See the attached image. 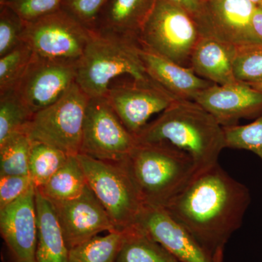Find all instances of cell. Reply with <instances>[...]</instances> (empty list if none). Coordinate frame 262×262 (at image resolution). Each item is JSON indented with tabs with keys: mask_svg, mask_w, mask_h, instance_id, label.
<instances>
[{
	"mask_svg": "<svg viewBox=\"0 0 262 262\" xmlns=\"http://www.w3.org/2000/svg\"><path fill=\"white\" fill-rule=\"evenodd\" d=\"M34 52L22 41L14 49L0 56V94L13 90L30 63Z\"/></svg>",
	"mask_w": 262,
	"mask_h": 262,
	"instance_id": "4316f807",
	"label": "cell"
},
{
	"mask_svg": "<svg viewBox=\"0 0 262 262\" xmlns=\"http://www.w3.org/2000/svg\"><path fill=\"white\" fill-rule=\"evenodd\" d=\"M256 6L249 0H203L193 17L201 37L213 38L239 48L261 46L253 28Z\"/></svg>",
	"mask_w": 262,
	"mask_h": 262,
	"instance_id": "30bf717a",
	"label": "cell"
},
{
	"mask_svg": "<svg viewBox=\"0 0 262 262\" xmlns=\"http://www.w3.org/2000/svg\"><path fill=\"white\" fill-rule=\"evenodd\" d=\"M87 185L77 155H72L45 185L36 189L49 201H65L80 195Z\"/></svg>",
	"mask_w": 262,
	"mask_h": 262,
	"instance_id": "44dd1931",
	"label": "cell"
},
{
	"mask_svg": "<svg viewBox=\"0 0 262 262\" xmlns=\"http://www.w3.org/2000/svg\"><path fill=\"white\" fill-rule=\"evenodd\" d=\"M89 100L75 82L56 102L34 114L24 133L32 142L53 146L69 156L80 154Z\"/></svg>",
	"mask_w": 262,
	"mask_h": 262,
	"instance_id": "8992f818",
	"label": "cell"
},
{
	"mask_svg": "<svg viewBox=\"0 0 262 262\" xmlns=\"http://www.w3.org/2000/svg\"><path fill=\"white\" fill-rule=\"evenodd\" d=\"M135 227L182 262H223L224 252L213 257L162 207L144 204Z\"/></svg>",
	"mask_w": 262,
	"mask_h": 262,
	"instance_id": "4fadbf2b",
	"label": "cell"
},
{
	"mask_svg": "<svg viewBox=\"0 0 262 262\" xmlns=\"http://www.w3.org/2000/svg\"><path fill=\"white\" fill-rule=\"evenodd\" d=\"M157 0H108L98 15V32L139 39Z\"/></svg>",
	"mask_w": 262,
	"mask_h": 262,
	"instance_id": "ac0fdd59",
	"label": "cell"
},
{
	"mask_svg": "<svg viewBox=\"0 0 262 262\" xmlns=\"http://www.w3.org/2000/svg\"><path fill=\"white\" fill-rule=\"evenodd\" d=\"M136 145L106 97L90 98L80 154L112 163L124 161Z\"/></svg>",
	"mask_w": 262,
	"mask_h": 262,
	"instance_id": "9c48e42d",
	"label": "cell"
},
{
	"mask_svg": "<svg viewBox=\"0 0 262 262\" xmlns=\"http://www.w3.org/2000/svg\"><path fill=\"white\" fill-rule=\"evenodd\" d=\"M125 232H108L96 236L69 251L68 262H116Z\"/></svg>",
	"mask_w": 262,
	"mask_h": 262,
	"instance_id": "603a6c76",
	"label": "cell"
},
{
	"mask_svg": "<svg viewBox=\"0 0 262 262\" xmlns=\"http://www.w3.org/2000/svg\"><path fill=\"white\" fill-rule=\"evenodd\" d=\"M250 202L248 188L218 163L196 172L162 208L215 257L242 225Z\"/></svg>",
	"mask_w": 262,
	"mask_h": 262,
	"instance_id": "6da1fadb",
	"label": "cell"
},
{
	"mask_svg": "<svg viewBox=\"0 0 262 262\" xmlns=\"http://www.w3.org/2000/svg\"><path fill=\"white\" fill-rule=\"evenodd\" d=\"M108 0H63L61 9L74 17L86 28H95L98 15Z\"/></svg>",
	"mask_w": 262,
	"mask_h": 262,
	"instance_id": "1f68e13d",
	"label": "cell"
},
{
	"mask_svg": "<svg viewBox=\"0 0 262 262\" xmlns=\"http://www.w3.org/2000/svg\"><path fill=\"white\" fill-rule=\"evenodd\" d=\"M253 87V89L257 90L259 92L262 93V81H260V82H255V83L248 84Z\"/></svg>",
	"mask_w": 262,
	"mask_h": 262,
	"instance_id": "d590c367",
	"label": "cell"
},
{
	"mask_svg": "<svg viewBox=\"0 0 262 262\" xmlns=\"http://www.w3.org/2000/svg\"><path fill=\"white\" fill-rule=\"evenodd\" d=\"M77 62L34 54L13 91L32 115L51 106L76 82Z\"/></svg>",
	"mask_w": 262,
	"mask_h": 262,
	"instance_id": "8fae6325",
	"label": "cell"
},
{
	"mask_svg": "<svg viewBox=\"0 0 262 262\" xmlns=\"http://www.w3.org/2000/svg\"><path fill=\"white\" fill-rule=\"evenodd\" d=\"M63 0H10L3 5L14 10L24 21L37 20L61 8Z\"/></svg>",
	"mask_w": 262,
	"mask_h": 262,
	"instance_id": "4dcf8cb0",
	"label": "cell"
},
{
	"mask_svg": "<svg viewBox=\"0 0 262 262\" xmlns=\"http://www.w3.org/2000/svg\"><path fill=\"white\" fill-rule=\"evenodd\" d=\"M237 48L213 38L201 37L194 46L190 68L201 78L225 85L237 82L233 61Z\"/></svg>",
	"mask_w": 262,
	"mask_h": 262,
	"instance_id": "d6986e66",
	"label": "cell"
},
{
	"mask_svg": "<svg viewBox=\"0 0 262 262\" xmlns=\"http://www.w3.org/2000/svg\"><path fill=\"white\" fill-rule=\"evenodd\" d=\"M136 144H163L187 153L198 171L219 163L224 127L198 103L177 99L136 136Z\"/></svg>",
	"mask_w": 262,
	"mask_h": 262,
	"instance_id": "7a4b0ae2",
	"label": "cell"
},
{
	"mask_svg": "<svg viewBox=\"0 0 262 262\" xmlns=\"http://www.w3.org/2000/svg\"><path fill=\"white\" fill-rule=\"evenodd\" d=\"M33 186L29 176L0 177V209L17 201Z\"/></svg>",
	"mask_w": 262,
	"mask_h": 262,
	"instance_id": "d6a6232c",
	"label": "cell"
},
{
	"mask_svg": "<svg viewBox=\"0 0 262 262\" xmlns=\"http://www.w3.org/2000/svg\"><path fill=\"white\" fill-rule=\"evenodd\" d=\"M91 30L60 9L26 22L22 41L34 54L56 61L77 62L83 55Z\"/></svg>",
	"mask_w": 262,
	"mask_h": 262,
	"instance_id": "ba28073f",
	"label": "cell"
},
{
	"mask_svg": "<svg viewBox=\"0 0 262 262\" xmlns=\"http://www.w3.org/2000/svg\"><path fill=\"white\" fill-rule=\"evenodd\" d=\"M233 71L239 82L251 84L262 81V45L237 48Z\"/></svg>",
	"mask_w": 262,
	"mask_h": 262,
	"instance_id": "f1b7e54d",
	"label": "cell"
},
{
	"mask_svg": "<svg viewBox=\"0 0 262 262\" xmlns=\"http://www.w3.org/2000/svg\"><path fill=\"white\" fill-rule=\"evenodd\" d=\"M32 141L24 132L10 136L0 144V177L29 176Z\"/></svg>",
	"mask_w": 262,
	"mask_h": 262,
	"instance_id": "d4e9b609",
	"label": "cell"
},
{
	"mask_svg": "<svg viewBox=\"0 0 262 262\" xmlns=\"http://www.w3.org/2000/svg\"><path fill=\"white\" fill-rule=\"evenodd\" d=\"M26 21L6 5H0V56L22 42Z\"/></svg>",
	"mask_w": 262,
	"mask_h": 262,
	"instance_id": "f546056e",
	"label": "cell"
},
{
	"mask_svg": "<svg viewBox=\"0 0 262 262\" xmlns=\"http://www.w3.org/2000/svg\"><path fill=\"white\" fill-rule=\"evenodd\" d=\"M86 182L107 212L119 232L135 227L144 206L127 170L121 163L94 159L77 155Z\"/></svg>",
	"mask_w": 262,
	"mask_h": 262,
	"instance_id": "5b68a950",
	"label": "cell"
},
{
	"mask_svg": "<svg viewBox=\"0 0 262 262\" xmlns=\"http://www.w3.org/2000/svg\"><path fill=\"white\" fill-rule=\"evenodd\" d=\"M37 262H68L69 250L51 202L36 189Z\"/></svg>",
	"mask_w": 262,
	"mask_h": 262,
	"instance_id": "ffe728a7",
	"label": "cell"
},
{
	"mask_svg": "<svg viewBox=\"0 0 262 262\" xmlns=\"http://www.w3.org/2000/svg\"><path fill=\"white\" fill-rule=\"evenodd\" d=\"M165 3L176 5L187 11L192 17L195 16L201 10L203 0H162Z\"/></svg>",
	"mask_w": 262,
	"mask_h": 262,
	"instance_id": "836d02e7",
	"label": "cell"
},
{
	"mask_svg": "<svg viewBox=\"0 0 262 262\" xmlns=\"http://www.w3.org/2000/svg\"><path fill=\"white\" fill-rule=\"evenodd\" d=\"M252 24L253 30L262 40V5L256 6L253 15Z\"/></svg>",
	"mask_w": 262,
	"mask_h": 262,
	"instance_id": "e575fe53",
	"label": "cell"
},
{
	"mask_svg": "<svg viewBox=\"0 0 262 262\" xmlns=\"http://www.w3.org/2000/svg\"><path fill=\"white\" fill-rule=\"evenodd\" d=\"M0 232L13 262H37L36 188L0 209Z\"/></svg>",
	"mask_w": 262,
	"mask_h": 262,
	"instance_id": "9a60e30c",
	"label": "cell"
},
{
	"mask_svg": "<svg viewBox=\"0 0 262 262\" xmlns=\"http://www.w3.org/2000/svg\"><path fill=\"white\" fill-rule=\"evenodd\" d=\"M194 101L213 115L222 127L232 126L261 110L262 93L237 81L225 85L214 84L196 95Z\"/></svg>",
	"mask_w": 262,
	"mask_h": 262,
	"instance_id": "2e32d148",
	"label": "cell"
},
{
	"mask_svg": "<svg viewBox=\"0 0 262 262\" xmlns=\"http://www.w3.org/2000/svg\"><path fill=\"white\" fill-rule=\"evenodd\" d=\"M144 204L164 207L198 172L189 155L163 144H136L120 162Z\"/></svg>",
	"mask_w": 262,
	"mask_h": 262,
	"instance_id": "277c9868",
	"label": "cell"
},
{
	"mask_svg": "<svg viewBox=\"0 0 262 262\" xmlns=\"http://www.w3.org/2000/svg\"><path fill=\"white\" fill-rule=\"evenodd\" d=\"M253 4L256 5V6H260L262 5V0H249Z\"/></svg>",
	"mask_w": 262,
	"mask_h": 262,
	"instance_id": "8d00e7d4",
	"label": "cell"
},
{
	"mask_svg": "<svg viewBox=\"0 0 262 262\" xmlns=\"http://www.w3.org/2000/svg\"><path fill=\"white\" fill-rule=\"evenodd\" d=\"M200 37L192 15L176 5L157 0L138 41L157 54L190 68L191 55Z\"/></svg>",
	"mask_w": 262,
	"mask_h": 262,
	"instance_id": "52a82bcc",
	"label": "cell"
},
{
	"mask_svg": "<svg viewBox=\"0 0 262 262\" xmlns=\"http://www.w3.org/2000/svg\"><path fill=\"white\" fill-rule=\"evenodd\" d=\"M51 203L69 250L101 232L117 231L107 212L88 185L77 198Z\"/></svg>",
	"mask_w": 262,
	"mask_h": 262,
	"instance_id": "5bb4252c",
	"label": "cell"
},
{
	"mask_svg": "<svg viewBox=\"0 0 262 262\" xmlns=\"http://www.w3.org/2000/svg\"><path fill=\"white\" fill-rule=\"evenodd\" d=\"M139 55L149 77L177 99L194 101L200 92L214 84L196 75L192 69L174 63L141 45Z\"/></svg>",
	"mask_w": 262,
	"mask_h": 262,
	"instance_id": "e0dca14e",
	"label": "cell"
},
{
	"mask_svg": "<svg viewBox=\"0 0 262 262\" xmlns=\"http://www.w3.org/2000/svg\"><path fill=\"white\" fill-rule=\"evenodd\" d=\"M223 127L226 147L248 150L262 160V115L248 125Z\"/></svg>",
	"mask_w": 262,
	"mask_h": 262,
	"instance_id": "83f0119b",
	"label": "cell"
},
{
	"mask_svg": "<svg viewBox=\"0 0 262 262\" xmlns=\"http://www.w3.org/2000/svg\"><path fill=\"white\" fill-rule=\"evenodd\" d=\"M129 132L138 135L150 117L177 100L157 84L123 82L110 86L105 96Z\"/></svg>",
	"mask_w": 262,
	"mask_h": 262,
	"instance_id": "7c38bea8",
	"label": "cell"
},
{
	"mask_svg": "<svg viewBox=\"0 0 262 262\" xmlns=\"http://www.w3.org/2000/svg\"><path fill=\"white\" fill-rule=\"evenodd\" d=\"M116 262H182L136 227L125 232Z\"/></svg>",
	"mask_w": 262,
	"mask_h": 262,
	"instance_id": "7402d4cb",
	"label": "cell"
},
{
	"mask_svg": "<svg viewBox=\"0 0 262 262\" xmlns=\"http://www.w3.org/2000/svg\"><path fill=\"white\" fill-rule=\"evenodd\" d=\"M8 1H10V0H0V5L5 4Z\"/></svg>",
	"mask_w": 262,
	"mask_h": 262,
	"instance_id": "74e56055",
	"label": "cell"
},
{
	"mask_svg": "<svg viewBox=\"0 0 262 262\" xmlns=\"http://www.w3.org/2000/svg\"><path fill=\"white\" fill-rule=\"evenodd\" d=\"M69 155L43 143L32 142L29 156V177L35 188L42 187L63 166Z\"/></svg>",
	"mask_w": 262,
	"mask_h": 262,
	"instance_id": "cb8c5ba5",
	"label": "cell"
},
{
	"mask_svg": "<svg viewBox=\"0 0 262 262\" xmlns=\"http://www.w3.org/2000/svg\"><path fill=\"white\" fill-rule=\"evenodd\" d=\"M32 116L13 90L0 94V144L10 136L24 132Z\"/></svg>",
	"mask_w": 262,
	"mask_h": 262,
	"instance_id": "484cf974",
	"label": "cell"
},
{
	"mask_svg": "<svg viewBox=\"0 0 262 262\" xmlns=\"http://www.w3.org/2000/svg\"><path fill=\"white\" fill-rule=\"evenodd\" d=\"M139 46L137 39L91 30L83 55L77 62L76 83L90 98L105 97L113 81L121 76L158 85L146 72Z\"/></svg>",
	"mask_w": 262,
	"mask_h": 262,
	"instance_id": "3957f363",
	"label": "cell"
}]
</instances>
